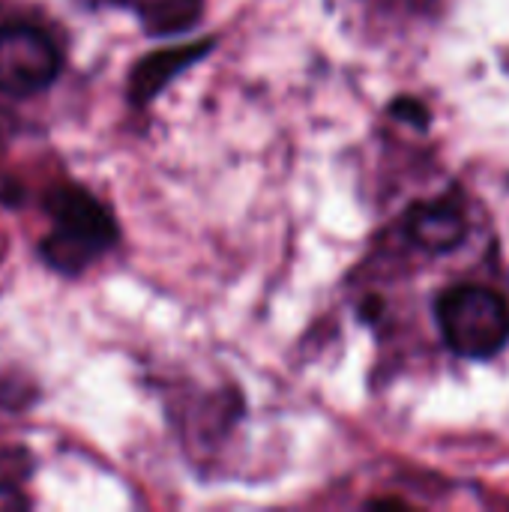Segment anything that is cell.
Returning <instances> with one entry per match:
<instances>
[{"label":"cell","mask_w":509,"mask_h":512,"mask_svg":"<svg viewBox=\"0 0 509 512\" xmlns=\"http://www.w3.org/2000/svg\"><path fill=\"white\" fill-rule=\"evenodd\" d=\"M135 9L153 36L183 33L201 18V0H135Z\"/></svg>","instance_id":"obj_6"},{"label":"cell","mask_w":509,"mask_h":512,"mask_svg":"<svg viewBox=\"0 0 509 512\" xmlns=\"http://www.w3.org/2000/svg\"><path fill=\"white\" fill-rule=\"evenodd\" d=\"M393 114L402 117V120H408V123H414V126H426L429 123V111L417 99H399V102H393Z\"/></svg>","instance_id":"obj_7"},{"label":"cell","mask_w":509,"mask_h":512,"mask_svg":"<svg viewBox=\"0 0 509 512\" xmlns=\"http://www.w3.org/2000/svg\"><path fill=\"white\" fill-rule=\"evenodd\" d=\"M207 48H210V42L183 45V48L162 51V54H150L147 60H141L135 66V72H132V99L135 102H147L150 96H156L165 81H171L180 69H186L192 60H198Z\"/></svg>","instance_id":"obj_5"},{"label":"cell","mask_w":509,"mask_h":512,"mask_svg":"<svg viewBox=\"0 0 509 512\" xmlns=\"http://www.w3.org/2000/svg\"><path fill=\"white\" fill-rule=\"evenodd\" d=\"M48 210L54 216V228L42 240L39 252L45 264L60 273H81L117 243V225L111 213L78 186L51 192Z\"/></svg>","instance_id":"obj_1"},{"label":"cell","mask_w":509,"mask_h":512,"mask_svg":"<svg viewBox=\"0 0 509 512\" xmlns=\"http://www.w3.org/2000/svg\"><path fill=\"white\" fill-rule=\"evenodd\" d=\"M63 57L57 45L33 24H0V93L33 96L51 87L60 75Z\"/></svg>","instance_id":"obj_3"},{"label":"cell","mask_w":509,"mask_h":512,"mask_svg":"<svg viewBox=\"0 0 509 512\" xmlns=\"http://www.w3.org/2000/svg\"><path fill=\"white\" fill-rule=\"evenodd\" d=\"M447 348L465 360H489L509 342V303L486 285H453L435 303Z\"/></svg>","instance_id":"obj_2"},{"label":"cell","mask_w":509,"mask_h":512,"mask_svg":"<svg viewBox=\"0 0 509 512\" xmlns=\"http://www.w3.org/2000/svg\"><path fill=\"white\" fill-rule=\"evenodd\" d=\"M405 231L414 246L426 252H453L468 237L465 210L450 198L420 201L405 216Z\"/></svg>","instance_id":"obj_4"},{"label":"cell","mask_w":509,"mask_h":512,"mask_svg":"<svg viewBox=\"0 0 509 512\" xmlns=\"http://www.w3.org/2000/svg\"><path fill=\"white\" fill-rule=\"evenodd\" d=\"M21 510H27V498H24L18 489H12V486L0 483V512H21Z\"/></svg>","instance_id":"obj_8"}]
</instances>
